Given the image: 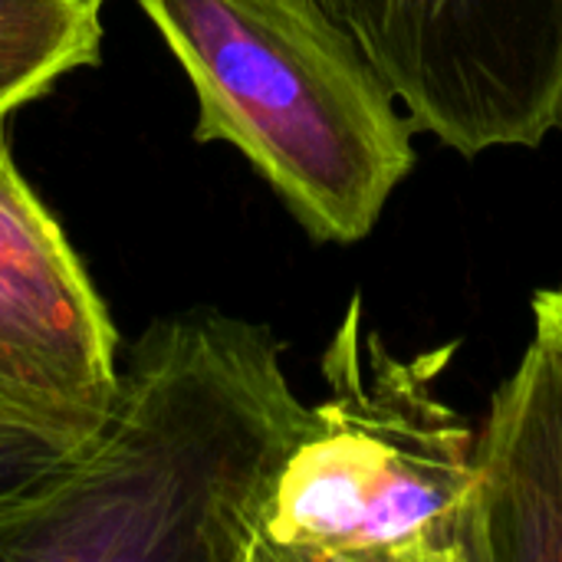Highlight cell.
<instances>
[{
  "label": "cell",
  "instance_id": "3957f363",
  "mask_svg": "<svg viewBox=\"0 0 562 562\" xmlns=\"http://www.w3.org/2000/svg\"><path fill=\"white\" fill-rule=\"evenodd\" d=\"M458 342L398 359L362 346L352 296L326 346L329 398L290 451L260 562H471L477 431L438 398Z\"/></svg>",
  "mask_w": 562,
  "mask_h": 562
},
{
  "label": "cell",
  "instance_id": "9c48e42d",
  "mask_svg": "<svg viewBox=\"0 0 562 562\" xmlns=\"http://www.w3.org/2000/svg\"><path fill=\"white\" fill-rule=\"evenodd\" d=\"M533 319H537V329L550 333L562 346V286L540 290L533 296Z\"/></svg>",
  "mask_w": 562,
  "mask_h": 562
},
{
  "label": "cell",
  "instance_id": "5b68a950",
  "mask_svg": "<svg viewBox=\"0 0 562 562\" xmlns=\"http://www.w3.org/2000/svg\"><path fill=\"white\" fill-rule=\"evenodd\" d=\"M115 352L112 316L0 122V405L86 441L109 408Z\"/></svg>",
  "mask_w": 562,
  "mask_h": 562
},
{
  "label": "cell",
  "instance_id": "7a4b0ae2",
  "mask_svg": "<svg viewBox=\"0 0 562 562\" xmlns=\"http://www.w3.org/2000/svg\"><path fill=\"white\" fill-rule=\"evenodd\" d=\"M224 142L319 244L366 240L412 175L415 125L319 0H138Z\"/></svg>",
  "mask_w": 562,
  "mask_h": 562
},
{
  "label": "cell",
  "instance_id": "52a82bcc",
  "mask_svg": "<svg viewBox=\"0 0 562 562\" xmlns=\"http://www.w3.org/2000/svg\"><path fill=\"white\" fill-rule=\"evenodd\" d=\"M105 0H0V122L102 53Z\"/></svg>",
  "mask_w": 562,
  "mask_h": 562
},
{
  "label": "cell",
  "instance_id": "8992f818",
  "mask_svg": "<svg viewBox=\"0 0 562 562\" xmlns=\"http://www.w3.org/2000/svg\"><path fill=\"white\" fill-rule=\"evenodd\" d=\"M471 562H562V346L537 329L477 431Z\"/></svg>",
  "mask_w": 562,
  "mask_h": 562
},
{
  "label": "cell",
  "instance_id": "6da1fadb",
  "mask_svg": "<svg viewBox=\"0 0 562 562\" xmlns=\"http://www.w3.org/2000/svg\"><path fill=\"white\" fill-rule=\"evenodd\" d=\"M280 352L267 326L211 306L151 319L99 428L0 504V562H260L313 425Z\"/></svg>",
  "mask_w": 562,
  "mask_h": 562
},
{
  "label": "cell",
  "instance_id": "277c9868",
  "mask_svg": "<svg viewBox=\"0 0 562 562\" xmlns=\"http://www.w3.org/2000/svg\"><path fill=\"white\" fill-rule=\"evenodd\" d=\"M415 132L477 158L562 132V0H319Z\"/></svg>",
  "mask_w": 562,
  "mask_h": 562
},
{
  "label": "cell",
  "instance_id": "ba28073f",
  "mask_svg": "<svg viewBox=\"0 0 562 562\" xmlns=\"http://www.w3.org/2000/svg\"><path fill=\"white\" fill-rule=\"evenodd\" d=\"M82 441L0 405V504L40 484Z\"/></svg>",
  "mask_w": 562,
  "mask_h": 562
}]
</instances>
